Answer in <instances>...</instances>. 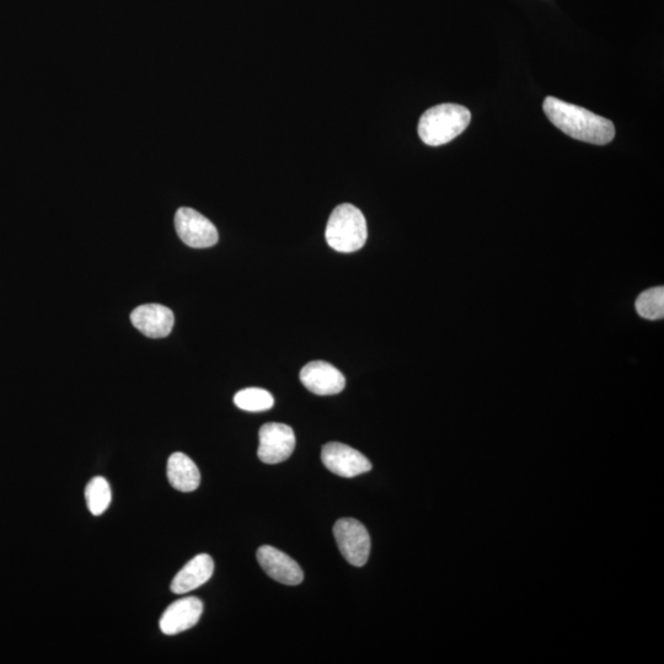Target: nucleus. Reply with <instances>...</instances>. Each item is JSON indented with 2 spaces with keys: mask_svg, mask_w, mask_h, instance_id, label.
<instances>
[{
  "mask_svg": "<svg viewBox=\"0 0 664 664\" xmlns=\"http://www.w3.org/2000/svg\"><path fill=\"white\" fill-rule=\"evenodd\" d=\"M544 112L554 126L578 141L604 146L613 141L615 127L612 121L560 99L546 98Z\"/></svg>",
  "mask_w": 664,
  "mask_h": 664,
  "instance_id": "nucleus-1",
  "label": "nucleus"
},
{
  "mask_svg": "<svg viewBox=\"0 0 664 664\" xmlns=\"http://www.w3.org/2000/svg\"><path fill=\"white\" fill-rule=\"evenodd\" d=\"M471 120L467 107L441 104L421 116L419 136L427 146L438 147L453 141L467 130Z\"/></svg>",
  "mask_w": 664,
  "mask_h": 664,
  "instance_id": "nucleus-2",
  "label": "nucleus"
},
{
  "mask_svg": "<svg viewBox=\"0 0 664 664\" xmlns=\"http://www.w3.org/2000/svg\"><path fill=\"white\" fill-rule=\"evenodd\" d=\"M325 237L330 248L339 253H355L367 242L366 218L350 203L337 206L329 218Z\"/></svg>",
  "mask_w": 664,
  "mask_h": 664,
  "instance_id": "nucleus-3",
  "label": "nucleus"
},
{
  "mask_svg": "<svg viewBox=\"0 0 664 664\" xmlns=\"http://www.w3.org/2000/svg\"><path fill=\"white\" fill-rule=\"evenodd\" d=\"M334 535L340 553L351 565L361 567L367 564L371 554V537L361 522L352 518L337 521Z\"/></svg>",
  "mask_w": 664,
  "mask_h": 664,
  "instance_id": "nucleus-4",
  "label": "nucleus"
},
{
  "mask_svg": "<svg viewBox=\"0 0 664 664\" xmlns=\"http://www.w3.org/2000/svg\"><path fill=\"white\" fill-rule=\"evenodd\" d=\"M176 232L190 248H211L218 242V230L210 219L192 208L182 207L175 214Z\"/></svg>",
  "mask_w": 664,
  "mask_h": 664,
  "instance_id": "nucleus-5",
  "label": "nucleus"
},
{
  "mask_svg": "<svg viewBox=\"0 0 664 664\" xmlns=\"http://www.w3.org/2000/svg\"><path fill=\"white\" fill-rule=\"evenodd\" d=\"M259 438L257 455L265 464L286 462L296 448V435H294L293 428L285 423H266L260 428Z\"/></svg>",
  "mask_w": 664,
  "mask_h": 664,
  "instance_id": "nucleus-6",
  "label": "nucleus"
},
{
  "mask_svg": "<svg viewBox=\"0 0 664 664\" xmlns=\"http://www.w3.org/2000/svg\"><path fill=\"white\" fill-rule=\"evenodd\" d=\"M321 460L326 469L342 478H355L372 470V463L362 453L339 442L325 444Z\"/></svg>",
  "mask_w": 664,
  "mask_h": 664,
  "instance_id": "nucleus-7",
  "label": "nucleus"
},
{
  "mask_svg": "<svg viewBox=\"0 0 664 664\" xmlns=\"http://www.w3.org/2000/svg\"><path fill=\"white\" fill-rule=\"evenodd\" d=\"M257 561L262 570L273 580L287 586L301 585L304 580L302 567L292 558L273 546H261L257 550Z\"/></svg>",
  "mask_w": 664,
  "mask_h": 664,
  "instance_id": "nucleus-8",
  "label": "nucleus"
},
{
  "mask_svg": "<svg viewBox=\"0 0 664 664\" xmlns=\"http://www.w3.org/2000/svg\"><path fill=\"white\" fill-rule=\"evenodd\" d=\"M305 388L317 395H336L345 389L346 379L339 369L324 361H314L302 369Z\"/></svg>",
  "mask_w": 664,
  "mask_h": 664,
  "instance_id": "nucleus-9",
  "label": "nucleus"
},
{
  "mask_svg": "<svg viewBox=\"0 0 664 664\" xmlns=\"http://www.w3.org/2000/svg\"><path fill=\"white\" fill-rule=\"evenodd\" d=\"M203 613V603L196 597L179 599L166 608L159 626L163 634L173 636L194 628Z\"/></svg>",
  "mask_w": 664,
  "mask_h": 664,
  "instance_id": "nucleus-10",
  "label": "nucleus"
},
{
  "mask_svg": "<svg viewBox=\"0 0 664 664\" xmlns=\"http://www.w3.org/2000/svg\"><path fill=\"white\" fill-rule=\"evenodd\" d=\"M131 321L136 329L151 339H163L174 328V313L160 304H144L133 310Z\"/></svg>",
  "mask_w": 664,
  "mask_h": 664,
  "instance_id": "nucleus-11",
  "label": "nucleus"
},
{
  "mask_svg": "<svg viewBox=\"0 0 664 664\" xmlns=\"http://www.w3.org/2000/svg\"><path fill=\"white\" fill-rule=\"evenodd\" d=\"M214 572V561L210 555L200 554L187 562L171 582V591L185 594L205 585Z\"/></svg>",
  "mask_w": 664,
  "mask_h": 664,
  "instance_id": "nucleus-12",
  "label": "nucleus"
},
{
  "mask_svg": "<svg viewBox=\"0 0 664 664\" xmlns=\"http://www.w3.org/2000/svg\"><path fill=\"white\" fill-rule=\"evenodd\" d=\"M166 475L171 486L181 492H192L201 484V474L194 460L184 453H174L168 460Z\"/></svg>",
  "mask_w": 664,
  "mask_h": 664,
  "instance_id": "nucleus-13",
  "label": "nucleus"
},
{
  "mask_svg": "<svg viewBox=\"0 0 664 664\" xmlns=\"http://www.w3.org/2000/svg\"><path fill=\"white\" fill-rule=\"evenodd\" d=\"M85 498H87V505L91 514L101 516L111 505L112 492L110 484L107 483L105 478L96 476V478L90 480L87 489H85Z\"/></svg>",
  "mask_w": 664,
  "mask_h": 664,
  "instance_id": "nucleus-14",
  "label": "nucleus"
},
{
  "mask_svg": "<svg viewBox=\"0 0 664 664\" xmlns=\"http://www.w3.org/2000/svg\"><path fill=\"white\" fill-rule=\"evenodd\" d=\"M234 404L244 411L261 412L272 409L275 400L265 389L248 388L234 396Z\"/></svg>",
  "mask_w": 664,
  "mask_h": 664,
  "instance_id": "nucleus-15",
  "label": "nucleus"
},
{
  "mask_svg": "<svg viewBox=\"0 0 664 664\" xmlns=\"http://www.w3.org/2000/svg\"><path fill=\"white\" fill-rule=\"evenodd\" d=\"M640 317L647 320H661L664 317V288L655 287L641 293L636 301Z\"/></svg>",
  "mask_w": 664,
  "mask_h": 664,
  "instance_id": "nucleus-16",
  "label": "nucleus"
}]
</instances>
